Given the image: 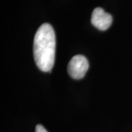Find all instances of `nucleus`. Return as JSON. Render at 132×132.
I'll use <instances>...</instances> for the list:
<instances>
[{
	"mask_svg": "<svg viewBox=\"0 0 132 132\" xmlns=\"http://www.w3.org/2000/svg\"><path fill=\"white\" fill-rule=\"evenodd\" d=\"M91 23L99 30H106L112 23V16L106 13L101 7H96L91 17Z\"/></svg>",
	"mask_w": 132,
	"mask_h": 132,
	"instance_id": "nucleus-3",
	"label": "nucleus"
},
{
	"mask_svg": "<svg viewBox=\"0 0 132 132\" xmlns=\"http://www.w3.org/2000/svg\"><path fill=\"white\" fill-rule=\"evenodd\" d=\"M89 68V62L83 55H76L71 58L68 65V72L74 79H81Z\"/></svg>",
	"mask_w": 132,
	"mask_h": 132,
	"instance_id": "nucleus-2",
	"label": "nucleus"
},
{
	"mask_svg": "<svg viewBox=\"0 0 132 132\" xmlns=\"http://www.w3.org/2000/svg\"><path fill=\"white\" fill-rule=\"evenodd\" d=\"M56 36L52 25L43 24L34 38L33 54L36 65L40 71H52L55 61Z\"/></svg>",
	"mask_w": 132,
	"mask_h": 132,
	"instance_id": "nucleus-1",
	"label": "nucleus"
},
{
	"mask_svg": "<svg viewBox=\"0 0 132 132\" xmlns=\"http://www.w3.org/2000/svg\"><path fill=\"white\" fill-rule=\"evenodd\" d=\"M35 132H48L47 130L42 125L38 124L36 126L35 128Z\"/></svg>",
	"mask_w": 132,
	"mask_h": 132,
	"instance_id": "nucleus-4",
	"label": "nucleus"
}]
</instances>
